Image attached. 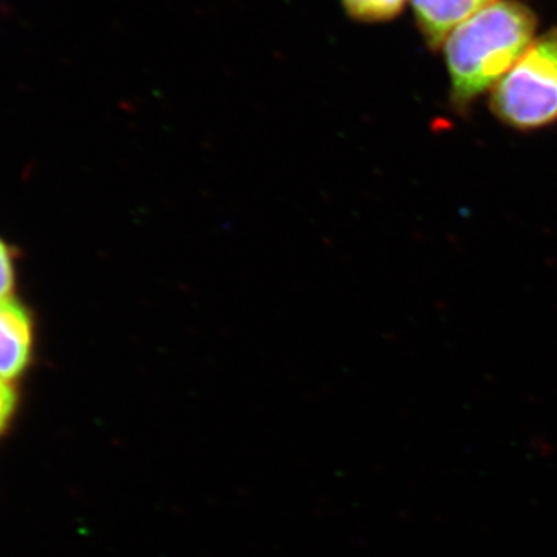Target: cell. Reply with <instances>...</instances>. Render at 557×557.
Wrapping results in <instances>:
<instances>
[{"label":"cell","instance_id":"obj_1","mask_svg":"<svg viewBox=\"0 0 557 557\" xmlns=\"http://www.w3.org/2000/svg\"><path fill=\"white\" fill-rule=\"evenodd\" d=\"M536 20L518 2H494L450 33L446 61L453 98L467 104L497 84L533 44Z\"/></svg>","mask_w":557,"mask_h":557},{"label":"cell","instance_id":"obj_2","mask_svg":"<svg viewBox=\"0 0 557 557\" xmlns=\"http://www.w3.org/2000/svg\"><path fill=\"white\" fill-rule=\"evenodd\" d=\"M498 119L518 129H537L557 121V39L544 38L496 84L493 100Z\"/></svg>","mask_w":557,"mask_h":557},{"label":"cell","instance_id":"obj_3","mask_svg":"<svg viewBox=\"0 0 557 557\" xmlns=\"http://www.w3.org/2000/svg\"><path fill=\"white\" fill-rule=\"evenodd\" d=\"M32 347L30 319L13 299L0 302V380L20 375Z\"/></svg>","mask_w":557,"mask_h":557},{"label":"cell","instance_id":"obj_4","mask_svg":"<svg viewBox=\"0 0 557 557\" xmlns=\"http://www.w3.org/2000/svg\"><path fill=\"white\" fill-rule=\"evenodd\" d=\"M497 0H412L421 30L432 47H438L463 22Z\"/></svg>","mask_w":557,"mask_h":557},{"label":"cell","instance_id":"obj_5","mask_svg":"<svg viewBox=\"0 0 557 557\" xmlns=\"http://www.w3.org/2000/svg\"><path fill=\"white\" fill-rule=\"evenodd\" d=\"M348 16L359 22H383L397 16L406 0H341Z\"/></svg>","mask_w":557,"mask_h":557},{"label":"cell","instance_id":"obj_6","mask_svg":"<svg viewBox=\"0 0 557 557\" xmlns=\"http://www.w3.org/2000/svg\"><path fill=\"white\" fill-rule=\"evenodd\" d=\"M11 288H13V270H11L10 256L5 245L0 242V302L10 299Z\"/></svg>","mask_w":557,"mask_h":557},{"label":"cell","instance_id":"obj_7","mask_svg":"<svg viewBox=\"0 0 557 557\" xmlns=\"http://www.w3.org/2000/svg\"><path fill=\"white\" fill-rule=\"evenodd\" d=\"M14 392L11 391L5 380H0V431L5 426L7 421L13 412Z\"/></svg>","mask_w":557,"mask_h":557}]
</instances>
